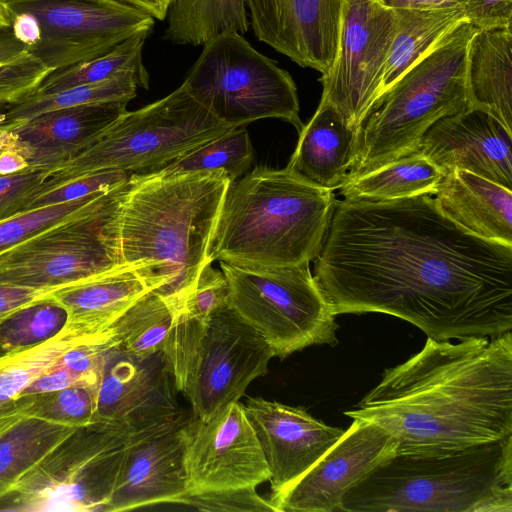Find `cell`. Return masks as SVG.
I'll return each mask as SVG.
<instances>
[{"label": "cell", "mask_w": 512, "mask_h": 512, "mask_svg": "<svg viewBox=\"0 0 512 512\" xmlns=\"http://www.w3.org/2000/svg\"><path fill=\"white\" fill-rule=\"evenodd\" d=\"M314 279L333 313H383L437 341L512 330V246L478 237L432 194L336 200Z\"/></svg>", "instance_id": "cell-1"}, {"label": "cell", "mask_w": 512, "mask_h": 512, "mask_svg": "<svg viewBox=\"0 0 512 512\" xmlns=\"http://www.w3.org/2000/svg\"><path fill=\"white\" fill-rule=\"evenodd\" d=\"M344 414L378 424L396 454L442 456L512 436V333L428 338Z\"/></svg>", "instance_id": "cell-2"}, {"label": "cell", "mask_w": 512, "mask_h": 512, "mask_svg": "<svg viewBox=\"0 0 512 512\" xmlns=\"http://www.w3.org/2000/svg\"><path fill=\"white\" fill-rule=\"evenodd\" d=\"M231 181L224 171L132 173L115 223L120 260L177 312L202 268Z\"/></svg>", "instance_id": "cell-3"}, {"label": "cell", "mask_w": 512, "mask_h": 512, "mask_svg": "<svg viewBox=\"0 0 512 512\" xmlns=\"http://www.w3.org/2000/svg\"><path fill=\"white\" fill-rule=\"evenodd\" d=\"M331 190L287 168H254L229 184L209 246V259L261 267L310 263L333 212Z\"/></svg>", "instance_id": "cell-4"}, {"label": "cell", "mask_w": 512, "mask_h": 512, "mask_svg": "<svg viewBox=\"0 0 512 512\" xmlns=\"http://www.w3.org/2000/svg\"><path fill=\"white\" fill-rule=\"evenodd\" d=\"M512 512V436L442 456L395 454L339 512Z\"/></svg>", "instance_id": "cell-5"}, {"label": "cell", "mask_w": 512, "mask_h": 512, "mask_svg": "<svg viewBox=\"0 0 512 512\" xmlns=\"http://www.w3.org/2000/svg\"><path fill=\"white\" fill-rule=\"evenodd\" d=\"M476 29L462 23L375 100L358 129L346 181L415 153L436 121L469 107L466 53Z\"/></svg>", "instance_id": "cell-6"}, {"label": "cell", "mask_w": 512, "mask_h": 512, "mask_svg": "<svg viewBox=\"0 0 512 512\" xmlns=\"http://www.w3.org/2000/svg\"><path fill=\"white\" fill-rule=\"evenodd\" d=\"M161 352L176 390L202 420L238 401L274 357L266 340L229 306L206 319L178 311Z\"/></svg>", "instance_id": "cell-7"}, {"label": "cell", "mask_w": 512, "mask_h": 512, "mask_svg": "<svg viewBox=\"0 0 512 512\" xmlns=\"http://www.w3.org/2000/svg\"><path fill=\"white\" fill-rule=\"evenodd\" d=\"M232 129L182 84L158 101L126 111L96 143L52 172L38 194L98 171L155 172Z\"/></svg>", "instance_id": "cell-8"}, {"label": "cell", "mask_w": 512, "mask_h": 512, "mask_svg": "<svg viewBox=\"0 0 512 512\" xmlns=\"http://www.w3.org/2000/svg\"><path fill=\"white\" fill-rule=\"evenodd\" d=\"M203 46L183 84L217 119L237 128L278 118L302 129L296 84L286 70L236 30L217 33Z\"/></svg>", "instance_id": "cell-9"}, {"label": "cell", "mask_w": 512, "mask_h": 512, "mask_svg": "<svg viewBox=\"0 0 512 512\" xmlns=\"http://www.w3.org/2000/svg\"><path fill=\"white\" fill-rule=\"evenodd\" d=\"M228 306L284 359L313 345L338 344L336 315L318 287L309 263L261 267L220 261Z\"/></svg>", "instance_id": "cell-10"}, {"label": "cell", "mask_w": 512, "mask_h": 512, "mask_svg": "<svg viewBox=\"0 0 512 512\" xmlns=\"http://www.w3.org/2000/svg\"><path fill=\"white\" fill-rule=\"evenodd\" d=\"M124 450L107 425L77 427L0 498V511L105 512Z\"/></svg>", "instance_id": "cell-11"}, {"label": "cell", "mask_w": 512, "mask_h": 512, "mask_svg": "<svg viewBox=\"0 0 512 512\" xmlns=\"http://www.w3.org/2000/svg\"><path fill=\"white\" fill-rule=\"evenodd\" d=\"M27 52L51 72L100 57L125 40L149 36L154 18L117 0H3Z\"/></svg>", "instance_id": "cell-12"}, {"label": "cell", "mask_w": 512, "mask_h": 512, "mask_svg": "<svg viewBox=\"0 0 512 512\" xmlns=\"http://www.w3.org/2000/svg\"><path fill=\"white\" fill-rule=\"evenodd\" d=\"M128 180L80 215L1 254L0 283L51 292L123 267L115 216Z\"/></svg>", "instance_id": "cell-13"}, {"label": "cell", "mask_w": 512, "mask_h": 512, "mask_svg": "<svg viewBox=\"0 0 512 512\" xmlns=\"http://www.w3.org/2000/svg\"><path fill=\"white\" fill-rule=\"evenodd\" d=\"M396 32V12L383 0H342L337 52L319 81V104L332 106L358 132L379 97Z\"/></svg>", "instance_id": "cell-14"}, {"label": "cell", "mask_w": 512, "mask_h": 512, "mask_svg": "<svg viewBox=\"0 0 512 512\" xmlns=\"http://www.w3.org/2000/svg\"><path fill=\"white\" fill-rule=\"evenodd\" d=\"M184 463L189 493L257 487L270 478L245 406L239 401L207 420L188 416Z\"/></svg>", "instance_id": "cell-15"}, {"label": "cell", "mask_w": 512, "mask_h": 512, "mask_svg": "<svg viewBox=\"0 0 512 512\" xmlns=\"http://www.w3.org/2000/svg\"><path fill=\"white\" fill-rule=\"evenodd\" d=\"M162 352L137 357L113 347L105 360L96 395L94 421L124 437L183 414Z\"/></svg>", "instance_id": "cell-16"}, {"label": "cell", "mask_w": 512, "mask_h": 512, "mask_svg": "<svg viewBox=\"0 0 512 512\" xmlns=\"http://www.w3.org/2000/svg\"><path fill=\"white\" fill-rule=\"evenodd\" d=\"M396 451L397 442L388 431L353 418L326 454L271 502L278 512H339L345 494Z\"/></svg>", "instance_id": "cell-17"}, {"label": "cell", "mask_w": 512, "mask_h": 512, "mask_svg": "<svg viewBox=\"0 0 512 512\" xmlns=\"http://www.w3.org/2000/svg\"><path fill=\"white\" fill-rule=\"evenodd\" d=\"M187 418L181 414L125 437L120 471L105 512L182 503L189 493L184 463Z\"/></svg>", "instance_id": "cell-18"}, {"label": "cell", "mask_w": 512, "mask_h": 512, "mask_svg": "<svg viewBox=\"0 0 512 512\" xmlns=\"http://www.w3.org/2000/svg\"><path fill=\"white\" fill-rule=\"evenodd\" d=\"M244 406L270 473V501L312 468L345 432L302 407L262 397L249 398Z\"/></svg>", "instance_id": "cell-19"}, {"label": "cell", "mask_w": 512, "mask_h": 512, "mask_svg": "<svg viewBox=\"0 0 512 512\" xmlns=\"http://www.w3.org/2000/svg\"><path fill=\"white\" fill-rule=\"evenodd\" d=\"M342 0H244L257 39L325 74L337 52Z\"/></svg>", "instance_id": "cell-20"}, {"label": "cell", "mask_w": 512, "mask_h": 512, "mask_svg": "<svg viewBox=\"0 0 512 512\" xmlns=\"http://www.w3.org/2000/svg\"><path fill=\"white\" fill-rule=\"evenodd\" d=\"M416 152L443 174L461 169L512 190V131L484 110L468 107L439 119Z\"/></svg>", "instance_id": "cell-21"}, {"label": "cell", "mask_w": 512, "mask_h": 512, "mask_svg": "<svg viewBox=\"0 0 512 512\" xmlns=\"http://www.w3.org/2000/svg\"><path fill=\"white\" fill-rule=\"evenodd\" d=\"M127 103L55 109L6 129L13 136L12 147L26 158L29 168L51 174L96 143L127 111Z\"/></svg>", "instance_id": "cell-22"}, {"label": "cell", "mask_w": 512, "mask_h": 512, "mask_svg": "<svg viewBox=\"0 0 512 512\" xmlns=\"http://www.w3.org/2000/svg\"><path fill=\"white\" fill-rule=\"evenodd\" d=\"M440 211L472 234L512 246V190L474 173L454 169L433 195Z\"/></svg>", "instance_id": "cell-23"}, {"label": "cell", "mask_w": 512, "mask_h": 512, "mask_svg": "<svg viewBox=\"0 0 512 512\" xmlns=\"http://www.w3.org/2000/svg\"><path fill=\"white\" fill-rule=\"evenodd\" d=\"M357 131L332 106L319 104L299 131V139L286 168L327 190L339 189L353 165Z\"/></svg>", "instance_id": "cell-24"}, {"label": "cell", "mask_w": 512, "mask_h": 512, "mask_svg": "<svg viewBox=\"0 0 512 512\" xmlns=\"http://www.w3.org/2000/svg\"><path fill=\"white\" fill-rule=\"evenodd\" d=\"M511 26L476 29L466 53L468 106L484 110L512 131Z\"/></svg>", "instance_id": "cell-25"}, {"label": "cell", "mask_w": 512, "mask_h": 512, "mask_svg": "<svg viewBox=\"0 0 512 512\" xmlns=\"http://www.w3.org/2000/svg\"><path fill=\"white\" fill-rule=\"evenodd\" d=\"M149 291L134 269L123 266L51 291L49 296L66 308L69 322L106 330Z\"/></svg>", "instance_id": "cell-26"}, {"label": "cell", "mask_w": 512, "mask_h": 512, "mask_svg": "<svg viewBox=\"0 0 512 512\" xmlns=\"http://www.w3.org/2000/svg\"><path fill=\"white\" fill-rule=\"evenodd\" d=\"M381 85V96L405 72L467 21L460 8H399Z\"/></svg>", "instance_id": "cell-27"}, {"label": "cell", "mask_w": 512, "mask_h": 512, "mask_svg": "<svg viewBox=\"0 0 512 512\" xmlns=\"http://www.w3.org/2000/svg\"><path fill=\"white\" fill-rule=\"evenodd\" d=\"M102 331L69 322L59 335L41 345L0 356V434L23 417L19 397L24 388L69 348Z\"/></svg>", "instance_id": "cell-28"}, {"label": "cell", "mask_w": 512, "mask_h": 512, "mask_svg": "<svg viewBox=\"0 0 512 512\" xmlns=\"http://www.w3.org/2000/svg\"><path fill=\"white\" fill-rule=\"evenodd\" d=\"M444 174L427 156L415 152L347 180L344 199L385 201L434 195Z\"/></svg>", "instance_id": "cell-29"}, {"label": "cell", "mask_w": 512, "mask_h": 512, "mask_svg": "<svg viewBox=\"0 0 512 512\" xmlns=\"http://www.w3.org/2000/svg\"><path fill=\"white\" fill-rule=\"evenodd\" d=\"M77 427L23 416L0 434V498Z\"/></svg>", "instance_id": "cell-30"}, {"label": "cell", "mask_w": 512, "mask_h": 512, "mask_svg": "<svg viewBox=\"0 0 512 512\" xmlns=\"http://www.w3.org/2000/svg\"><path fill=\"white\" fill-rule=\"evenodd\" d=\"M138 87L147 89L149 77L134 72H123L100 82L74 87L53 95H30L7 106L6 111L0 114V126L11 127L60 108L113 101L129 102L136 96Z\"/></svg>", "instance_id": "cell-31"}, {"label": "cell", "mask_w": 512, "mask_h": 512, "mask_svg": "<svg viewBox=\"0 0 512 512\" xmlns=\"http://www.w3.org/2000/svg\"><path fill=\"white\" fill-rule=\"evenodd\" d=\"M176 313L163 297L149 291L132 303L110 327L122 350L146 357L162 351Z\"/></svg>", "instance_id": "cell-32"}, {"label": "cell", "mask_w": 512, "mask_h": 512, "mask_svg": "<svg viewBox=\"0 0 512 512\" xmlns=\"http://www.w3.org/2000/svg\"><path fill=\"white\" fill-rule=\"evenodd\" d=\"M147 37L145 34H137L100 57L50 72L31 95H53L100 82L123 72L149 77L142 61V48Z\"/></svg>", "instance_id": "cell-33"}, {"label": "cell", "mask_w": 512, "mask_h": 512, "mask_svg": "<svg viewBox=\"0 0 512 512\" xmlns=\"http://www.w3.org/2000/svg\"><path fill=\"white\" fill-rule=\"evenodd\" d=\"M66 308L47 294L9 314L0 323V356L41 345L68 325Z\"/></svg>", "instance_id": "cell-34"}, {"label": "cell", "mask_w": 512, "mask_h": 512, "mask_svg": "<svg viewBox=\"0 0 512 512\" xmlns=\"http://www.w3.org/2000/svg\"><path fill=\"white\" fill-rule=\"evenodd\" d=\"M253 161L248 131L242 126L207 142L155 172L176 174L199 171H224L231 182L245 174Z\"/></svg>", "instance_id": "cell-35"}, {"label": "cell", "mask_w": 512, "mask_h": 512, "mask_svg": "<svg viewBox=\"0 0 512 512\" xmlns=\"http://www.w3.org/2000/svg\"><path fill=\"white\" fill-rule=\"evenodd\" d=\"M97 388L76 384L57 391L19 397L21 415L81 427L94 421Z\"/></svg>", "instance_id": "cell-36"}, {"label": "cell", "mask_w": 512, "mask_h": 512, "mask_svg": "<svg viewBox=\"0 0 512 512\" xmlns=\"http://www.w3.org/2000/svg\"><path fill=\"white\" fill-rule=\"evenodd\" d=\"M105 193L107 192L19 212L0 221V255L36 235L80 215Z\"/></svg>", "instance_id": "cell-37"}, {"label": "cell", "mask_w": 512, "mask_h": 512, "mask_svg": "<svg viewBox=\"0 0 512 512\" xmlns=\"http://www.w3.org/2000/svg\"><path fill=\"white\" fill-rule=\"evenodd\" d=\"M219 6L220 0H175L164 39L179 45H204L219 33Z\"/></svg>", "instance_id": "cell-38"}, {"label": "cell", "mask_w": 512, "mask_h": 512, "mask_svg": "<svg viewBox=\"0 0 512 512\" xmlns=\"http://www.w3.org/2000/svg\"><path fill=\"white\" fill-rule=\"evenodd\" d=\"M116 345L118 341L109 327L69 348L57 363L77 376L83 384L98 389L106 357Z\"/></svg>", "instance_id": "cell-39"}, {"label": "cell", "mask_w": 512, "mask_h": 512, "mask_svg": "<svg viewBox=\"0 0 512 512\" xmlns=\"http://www.w3.org/2000/svg\"><path fill=\"white\" fill-rule=\"evenodd\" d=\"M130 175L124 171L104 170L78 177L37 194L24 211L111 191L126 182Z\"/></svg>", "instance_id": "cell-40"}, {"label": "cell", "mask_w": 512, "mask_h": 512, "mask_svg": "<svg viewBox=\"0 0 512 512\" xmlns=\"http://www.w3.org/2000/svg\"><path fill=\"white\" fill-rule=\"evenodd\" d=\"M181 504L207 512H278L270 499L257 493L256 487L188 493Z\"/></svg>", "instance_id": "cell-41"}, {"label": "cell", "mask_w": 512, "mask_h": 512, "mask_svg": "<svg viewBox=\"0 0 512 512\" xmlns=\"http://www.w3.org/2000/svg\"><path fill=\"white\" fill-rule=\"evenodd\" d=\"M50 72L28 53L13 62L0 65V108L33 94Z\"/></svg>", "instance_id": "cell-42"}, {"label": "cell", "mask_w": 512, "mask_h": 512, "mask_svg": "<svg viewBox=\"0 0 512 512\" xmlns=\"http://www.w3.org/2000/svg\"><path fill=\"white\" fill-rule=\"evenodd\" d=\"M207 263L201 270L181 310L206 319L214 311L228 306V284L223 272Z\"/></svg>", "instance_id": "cell-43"}, {"label": "cell", "mask_w": 512, "mask_h": 512, "mask_svg": "<svg viewBox=\"0 0 512 512\" xmlns=\"http://www.w3.org/2000/svg\"><path fill=\"white\" fill-rule=\"evenodd\" d=\"M49 176V172L33 168L0 176V221L23 212Z\"/></svg>", "instance_id": "cell-44"}, {"label": "cell", "mask_w": 512, "mask_h": 512, "mask_svg": "<svg viewBox=\"0 0 512 512\" xmlns=\"http://www.w3.org/2000/svg\"><path fill=\"white\" fill-rule=\"evenodd\" d=\"M463 10L467 21L477 29L512 24V0H469Z\"/></svg>", "instance_id": "cell-45"}, {"label": "cell", "mask_w": 512, "mask_h": 512, "mask_svg": "<svg viewBox=\"0 0 512 512\" xmlns=\"http://www.w3.org/2000/svg\"><path fill=\"white\" fill-rule=\"evenodd\" d=\"M83 384L81 380L57 361L33 379L21 392L20 397L36 395ZM85 385V384H84ZM89 386V385H88Z\"/></svg>", "instance_id": "cell-46"}, {"label": "cell", "mask_w": 512, "mask_h": 512, "mask_svg": "<svg viewBox=\"0 0 512 512\" xmlns=\"http://www.w3.org/2000/svg\"><path fill=\"white\" fill-rule=\"evenodd\" d=\"M49 293V291L0 283V323L12 312Z\"/></svg>", "instance_id": "cell-47"}, {"label": "cell", "mask_w": 512, "mask_h": 512, "mask_svg": "<svg viewBox=\"0 0 512 512\" xmlns=\"http://www.w3.org/2000/svg\"><path fill=\"white\" fill-rule=\"evenodd\" d=\"M249 27L244 0H220L218 31L236 30L245 33Z\"/></svg>", "instance_id": "cell-48"}, {"label": "cell", "mask_w": 512, "mask_h": 512, "mask_svg": "<svg viewBox=\"0 0 512 512\" xmlns=\"http://www.w3.org/2000/svg\"><path fill=\"white\" fill-rule=\"evenodd\" d=\"M27 53L26 45L16 37L11 26L0 28V65L13 62Z\"/></svg>", "instance_id": "cell-49"}, {"label": "cell", "mask_w": 512, "mask_h": 512, "mask_svg": "<svg viewBox=\"0 0 512 512\" xmlns=\"http://www.w3.org/2000/svg\"><path fill=\"white\" fill-rule=\"evenodd\" d=\"M469 0H383L390 8H420V9H441L460 8L463 9Z\"/></svg>", "instance_id": "cell-50"}, {"label": "cell", "mask_w": 512, "mask_h": 512, "mask_svg": "<svg viewBox=\"0 0 512 512\" xmlns=\"http://www.w3.org/2000/svg\"><path fill=\"white\" fill-rule=\"evenodd\" d=\"M29 168L26 158L14 147L0 150V176L12 175Z\"/></svg>", "instance_id": "cell-51"}, {"label": "cell", "mask_w": 512, "mask_h": 512, "mask_svg": "<svg viewBox=\"0 0 512 512\" xmlns=\"http://www.w3.org/2000/svg\"><path fill=\"white\" fill-rule=\"evenodd\" d=\"M132 6L157 20H164L175 0H117Z\"/></svg>", "instance_id": "cell-52"}, {"label": "cell", "mask_w": 512, "mask_h": 512, "mask_svg": "<svg viewBox=\"0 0 512 512\" xmlns=\"http://www.w3.org/2000/svg\"><path fill=\"white\" fill-rule=\"evenodd\" d=\"M13 145V136L11 132L0 126V150L7 146Z\"/></svg>", "instance_id": "cell-53"}, {"label": "cell", "mask_w": 512, "mask_h": 512, "mask_svg": "<svg viewBox=\"0 0 512 512\" xmlns=\"http://www.w3.org/2000/svg\"><path fill=\"white\" fill-rule=\"evenodd\" d=\"M11 26L7 9L3 0H0V28Z\"/></svg>", "instance_id": "cell-54"}]
</instances>
